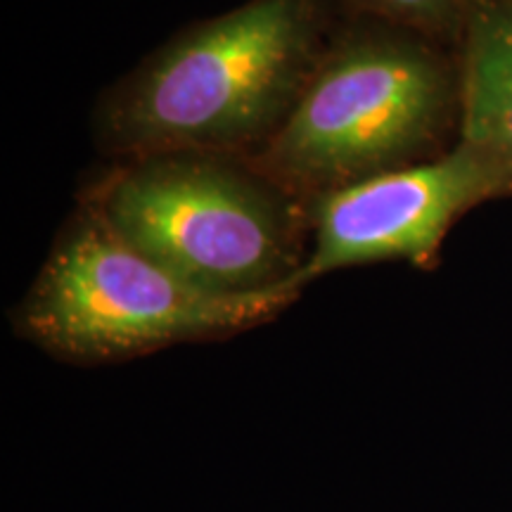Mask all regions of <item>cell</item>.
<instances>
[{"label": "cell", "instance_id": "6da1fadb", "mask_svg": "<svg viewBox=\"0 0 512 512\" xmlns=\"http://www.w3.org/2000/svg\"><path fill=\"white\" fill-rule=\"evenodd\" d=\"M320 0H249L166 43L107 95L100 131L128 159L256 152L316 72Z\"/></svg>", "mask_w": 512, "mask_h": 512}, {"label": "cell", "instance_id": "7a4b0ae2", "mask_svg": "<svg viewBox=\"0 0 512 512\" xmlns=\"http://www.w3.org/2000/svg\"><path fill=\"white\" fill-rule=\"evenodd\" d=\"M302 290L200 287L140 252L86 207L57 242L19 309L31 342L74 361H112L171 344L238 335L297 302Z\"/></svg>", "mask_w": 512, "mask_h": 512}, {"label": "cell", "instance_id": "5b68a950", "mask_svg": "<svg viewBox=\"0 0 512 512\" xmlns=\"http://www.w3.org/2000/svg\"><path fill=\"white\" fill-rule=\"evenodd\" d=\"M503 195L494 171L458 143L434 162L403 166L318 197L313 247L294 283L377 261L427 264L448 228L477 202Z\"/></svg>", "mask_w": 512, "mask_h": 512}, {"label": "cell", "instance_id": "52a82bcc", "mask_svg": "<svg viewBox=\"0 0 512 512\" xmlns=\"http://www.w3.org/2000/svg\"><path fill=\"white\" fill-rule=\"evenodd\" d=\"M366 15L389 27L430 31H458L467 27L470 17L486 0H349Z\"/></svg>", "mask_w": 512, "mask_h": 512}, {"label": "cell", "instance_id": "277c9868", "mask_svg": "<svg viewBox=\"0 0 512 512\" xmlns=\"http://www.w3.org/2000/svg\"><path fill=\"white\" fill-rule=\"evenodd\" d=\"M453 107L437 57L403 34L363 27L325 48L254 169L294 197H323L403 169L432 145Z\"/></svg>", "mask_w": 512, "mask_h": 512}, {"label": "cell", "instance_id": "8992f818", "mask_svg": "<svg viewBox=\"0 0 512 512\" xmlns=\"http://www.w3.org/2000/svg\"><path fill=\"white\" fill-rule=\"evenodd\" d=\"M463 136L512 192V0H486L465 27Z\"/></svg>", "mask_w": 512, "mask_h": 512}, {"label": "cell", "instance_id": "3957f363", "mask_svg": "<svg viewBox=\"0 0 512 512\" xmlns=\"http://www.w3.org/2000/svg\"><path fill=\"white\" fill-rule=\"evenodd\" d=\"M88 207L140 252L207 290L299 287L306 259L297 197L230 155L131 159L98 185Z\"/></svg>", "mask_w": 512, "mask_h": 512}]
</instances>
